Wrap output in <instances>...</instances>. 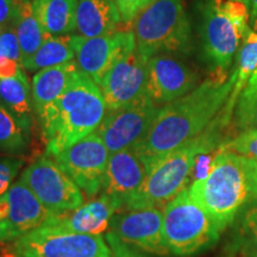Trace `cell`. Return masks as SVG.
Segmentation results:
<instances>
[{
  "label": "cell",
  "instance_id": "cell-18",
  "mask_svg": "<svg viewBox=\"0 0 257 257\" xmlns=\"http://www.w3.org/2000/svg\"><path fill=\"white\" fill-rule=\"evenodd\" d=\"M118 210L107 195L83 204L76 210L51 214L41 227L55 232L101 234L110 226V221Z\"/></svg>",
  "mask_w": 257,
  "mask_h": 257
},
{
  "label": "cell",
  "instance_id": "cell-33",
  "mask_svg": "<svg viewBox=\"0 0 257 257\" xmlns=\"http://www.w3.org/2000/svg\"><path fill=\"white\" fill-rule=\"evenodd\" d=\"M105 239L107 242L108 246H110L112 257H147L143 253V251H140V250L135 249L133 246L121 242L111 231H107Z\"/></svg>",
  "mask_w": 257,
  "mask_h": 257
},
{
  "label": "cell",
  "instance_id": "cell-37",
  "mask_svg": "<svg viewBox=\"0 0 257 257\" xmlns=\"http://www.w3.org/2000/svg\"><path fill=\"white\" fill-rule=\"evenodd\" d=\"M239 2H243L244 4H246L250 8V0H239Z\"/></svg>",
  "mask_w": 257,
  "mask_h": 257
},
{
  "label": "cell",
  "instance_id": "cell-23",
  "mask_svg": "<svg viewBox=\"0 0 257 257\" xmlns=\"http://www.w3.org/2000/svg\"><path fill=\"white\" fill-rule=\"evenodd\" d=\"M73 60H75L74 34L66 36H50L42 43L34 55L23 61V67L27 72H38Z\"/></svg>",
  "mask_w": 257,
  "mask_h": 257
},
{
  "label": "cell",
  "instance_id": "cell-36",
  "mask_svg": "<svg viewBox=\"0 0 257 257\" xmlns=\"http://www.w3.org/2000/svg\"><path fill=\"white\" fill-rule=\"evenodd\" d=\"M245 91H257V69L256 72L253 73L251 79L249 80L248 85H246Z\"/></svg>",
  "mask_w": 257,
  "mask_h": 257
},
{
  "label": "cell",
  "instance_id": "cell-12",
  "mask_svg": "<svg viewBox=\"0 0 257 257\" xmlns=\"http://www.w3.org/2000/svg\"><path fill=\"white\" fill-rule=\"evenodd\" d=\"M135 48L133 29H119L105 36L91 38L74 35L76 63L98 86L112 66Z\"/></svg>",
  "mask_w": 257,
  "mask_h": 257
},
{
  "label": "cell",
  "instance_id": "cell-1",
  "mask_svg": "<svg viewBox=\"0 0 257 257\" xmlns=\"http://www.w3.org/2000/svg\"><path fill=\"white\" fill-rule=\"evenodd\" d=\"M229 75V74H227ZM214 69L212 75L187 94L161 106L146 137L133 149L146 163L175 150L199 136L229 100L236 76Z\"/></svg>",
  "mask_w": 257,
  "mask_h": 257
},
{
  "label": "cell",
  "instance_id": "cell-8",
  "mask_svg": "<svg viewBox=\"0 0 257 257\" xmlns=\"http://www.w3.org/2000/svg\"><path fill=\"white\" fill-rule=\"evenodd\" d=\"M0 257H112L101 234L55 232L43 227L15 242Z\"/></svg>",
  "mask_w": 257,
  "mask_h": 257
},
{
  "label": "cell",
  "instance_id": "cell-27",
  "mask_svg": "<svg viewBox=\"0 0 257 257\" xmlns=\"http://www.w3.org/2000/svg\"><path fill=\"white\" fill-rule=\"evenodd\" d=\"M29 142L30 137L0 101V152L10 156H21L28 150Z\"/></svg>",
  "mask_w": 257,
  "mask_h": 257
},
{
  "label": "cell",
  "instance_id": "cell-26",
  "mask_svg": "<svg viewBox=\"0 0 257 257\" xmlns=\"http://www.w3.org/2000/svg\"><path fill=\"white\" fill-rule=\"evenodd\" d=\"M231 250L243 257H257V200L240 211L231 237Z\"/></svg>",
  "mask_w": 257,
  "mask_h": 257
},
{
  "label": "cell",
  "instance_id": "cell-34",
  "mask_svg": "<svg viewBox=\"0 0 257 257\" xmlns=\"http://www.w3.org/2000/svg\"><path fill=\"white\" fill-rule=\"evenodd\" d=\"M21 0H0V28L12 29Z\"/></svg>",
  "mask_w": 257,
  "mask_h": 257
},
{
  "label": "cell",
  "instance_id": "cell-6",
  "mask_svg": "<svg viewBox=\"0 0 257 257\" xmlns=\"http://www.w3.org/2000/svg\"><path fill=\"white\" fill-rule=\"evenodd\" d=\"M220 233L210 214L192 198L188 187L163 207V237L172 255L204 251L217 243Z\"/></svg>",
  "mask_w": 257,
  "mask_h": 257
},
{
  "label": "cell",
  "instance_id": "cell-11",
  "mask_svg": "<svg viewBox=\"0 0 257 257\" xmlns=\"http://www.w3.org/2000/svg\"><path fill=\"white\" fill-rule=\"evenodd\" d=\"M160 108L147 94L134 104L106 112L96 134L111 154L135 148L146 137Z\"/></svg>",
  "mask_w": 257,
  "mask_h": 257
},
{
  "label": "cell",
  "instance_id": "cell-28",
  "mask_svg": "<svg viewBox=\"0 0 257 257\" xmlns=\"http://www.w3.org/2000/svg\"><path fill=\"white\" fill-rule=\"evenodd\" d=\"M21 48L14 29H5L0 35V79H9L23 72Z\"/></svg>",
  "mask_w": 257,
  "mask_h": 257
},
{
  "label": "cell",
  "instance_id": "cell-29",
  "mask_svg": "<svg viewBox=\"0 0 257 257\" xmlns=\"http://www.w3.org/2000/svg\"><path fill=\"white\" fill-rule=\"evenodd\" d=\"M236 125L240 133L257 128V91H244L236 105Z\"/></svg>",
  "mask_w": 257,
  "mask_h": 257
},
{
  "label": "cell",
  "instance_id": "cell-5",
  "mask_svg": "<svg viewBox=\"0 0 257 257\" xmlns=\"http://www.w3.org/2000/svg\"><path fill=\"white\" fill-rule=\"evenodd\" d=\"M136 49L147 60L165 53H188L191 24L184 0H155L133 23Z\"/></svg>",
  "mask_w": 257,
  "mask_h": 257
},
{
  "label": "cell",
  "instance_id": "cell-30",
  "mask_svg": "<svg viewBox=\"0 0 257 257\" xmlns=\"http://www.w3.org/2000/svg\"><path fill=\"white\" fill-rule=\"evenodd\" d=\"M218 149L257 160V128L244 131L232 140L225 141Z\"/></svg>",
  "mask_w": 257,
  "mask_h": 257
},
{
  "label": "cell",
  "instance_id": "cell-17",
  "mask_svg": "<svg viewBox=\"0 0 257 257\" xmlns=\"http://www.w3.org/2000/svg\"><path fill=\"white\" fill-rule=\"evenodd\" d=\"M146 176V162L133 148L111 154L102 184V194L107 195L118 210H125L142 188Z\"/></svg>",
  "mask_w": 257,
  "mask_h": 257
},
{
  "label": "cell",
  "instance_id": "cell-13",
  "mask_svg": "<svg viewBox=\"0 0 257 257\" xmlns=\"http://www.w3.org/2000/svg\"><path fill=\"white\" fill-rule=\"evenodd\" d=\"M51 213L21 180L0 197V243H12L46 223Z\"/></svg>",
  "mask_w": 257,
  "mask_h": 257
},
{
  "label": "cell",
  "instance_id": "cell-19",
  "mask_svg": "<svg viewBox=\"0 0 257 257\" xmlns=\"http://www.w3.org/2000/svg\"><path fill=\"white\" fill-rule=\"evenodd\" d=\"M81 74L75 60L38 70L31 80V94L36 117L68 89Z\"/></svg>",
  "mask_w": 257,
  "mask_h": 257
},
{
  "label": "cell",
  "instance_id": "cell-10",
  "mask_svg": "<svg viewBox=\"0 0 257 257\" xmlns=\"http://www.w3.org/2000/svg\"><path fill=\"white\" fill-rule=\"evenodd\" d=\"M110 156L111 153L94 131L53 159L86 197L92 199L102 189Z\"/></svg>",
  "mask_w": 257,
  "mask_h": 257
},
{
  "label": "cell",
  "instance_id": "cell-2",
  "mask_svg": "<svg viewBox=\"0 0 257 257\" xmlns=\"http://www.w3.org/2000/svg\"><path fill=\"white\" fill-rule=\"evenodd\" d=\"M188 188L223 232L257 200V160L217 149L207 174Z\"/></svg>",
  "mask_w": 257,
  "mask_h": 257
},
{
  "label": "cell",
  "instance_id": "cell-20",
  "mask_svg": "<svg viewBox=\"0 0 257 257\" xmlns=\"http://www.w3.org/2000/svg\"><path fill=\"white\" fill-rule=\"evenodd\" d=\"M123 24L114 0H79L76 32L82 37H100L119 30Z\"/></svg>",
  "mask_w": 257,
  "mask_h": 257
},
{
  "label": "cell",
  "instance_id": "cell-22",
  "mask_svg": "<svg viewBox=\"0 0 257 257\" xmlns=\"http://www.w3.org/2000/svg\"><path fill=\"white\" fill-rule=\"evenodd\" d=\"M79 0H32L35 15L48 36H66L76 31Z\"/></svg>",
  "mask_w": 257,
  "mask_h": 257
},
{
  "label": "cell",
  "instance_id": "cell-16",
  "mask_svg": "<svg viewBox=\"0 0 257 257\" xmlns=\"http://www.w3.org/2000/svg\"><path fill=\"white\" fill-rule=\"evenodd\" d=\"M195 72L178 59L165 54L148 60L147 94L159 106H165L198 86Z\"/></svg>",
  "mask_w": 257,
  "mask_h": 257
},
{
  "label": "cell",
  "instance_id": "cell-4",
  "mask_svg": "<svg viewBox=\"0 0 257 257\" xmlns=\"http://www.w3.org/2000/svg\"><path fill=\"white\" fill-rule=\"evenodd\" d=\"M106 112L100 87L81 72L59 99L37 115L46 155L54 157L94 133Z\"/></svg>",
  "mask_w": 257,
  "mask_h": 257
},
{
  "label": "cell",
  "instance_id": "cell-25",
  "mask_svg": "<svg viewBox=\"0 0 257 257\" xmlns=\"http://www.w3.org/2000/svg\"><path fill=\"white\" fill-rule=\"evenodd\" d=\"M257 69V31H253L251 28L248 29L245 36L243 38L242 44L237 59V67L233 70L236 81L231 95L224 108L226 112L232 115L237 101L240 94L245 89L249 80L251 79L253 73Z\"/></svg>",
  "mask_w": 257,
  "mask_h": 257
},
{
  "label": "cell",
  "instance_id": "cell-31",
  "mask_svg": "<svg viewBox=\"0 0 257 257\" xmlns=\"http://www.w3.org/2000/svg\"><path fill=\"white\" fill-rule=\"evenodd\" d=\"M23 165L24 159L21 156L0 157V197L14 185L16 176Z\"/></svg>",
  "mask_w": 257,
  "mask_h": 257
},
{
  "label": "cell",
  "instance_id": "cell-24",
  "mask_svg": "<svg viewBox=\"0 0 257 257\" xmlns=\"http://www.w3.org/2000/svg\"><path fill=\"white\" fill-rule=\"evenodd\" d=\"M12 29L17 36L23 61L34 55L42 43L49 37L43 31L35 15L32 0H21Z\"/></svg>",
  "mask_w": 257,
  "mask_h": 257
},
{
  "label": "cell",
  "instance_id": "cell-3",
  "mask_svg": "<svg viewBox=\"0 0 257 257\" xmlns=\"http://www.w3.org/2000/svg\"><path fill=\"white\" fill-rule=\"evenodd\" d=\"M230 118L221 110L217 118L201 133L175 150L146 163L147 176L137 195L125 210L166 206L170 200L187 188L198 157L219 148L223 130Z\"/></svg>",
  "mask_w": 257,
  "mask_h": 257
},
{
  "label": "cell",
  "instance_id": "cell-32",
  "mask_svg": "<svg viewBox=\"0 0 257 257\" xmlns=\"http://www.w3.org/2000/svg\"><path fill=\"white\" fill-rule=\"evenodd\" d=\"M123 24L134 23V21L141 12L148 6L152 5L155 0H114Z\"/></svg>",
  "mask_w": 257,
  "mask_h": 257
},
{
  "label": "cell",
  "instance_id": "cell-38",
  "mask_svg": "<svg viewBox=\"0 0 257 257\" xmlns=\"http://www.w3.org/2000/svg\"><path fill=\"white\" fill-rule=\"evenodd\" d=\"M3 31H4V29H3V28H0V35L3 34Z\"/></svg>",
  "mask_w": 257,
  "mask_h": 257
},
{
  "label": "cell",
  "instance_id": "cell-7",
  "mask_svg": "<svg viewBox=\"0 0 257 257\" xmlns=\"http://www.w3.org/2000/svg\"><path fill=\"white\" fill-rule=\"evenodd\" d=\"M250 8L239 0H210L204 9L202 46L214 69L227 72L250 28Z\"/></svg>",
  "mask_w": 257,
  "mask_h": 257
},
{
  "label": "cell",
  "instance_id": "cell-14",
  "mask_svg": "<svg viewBox=\"0 0 257 257\" xmlns=\"http://www.w3.org/2000/svg\"><path fill=\"white\" fill-rule=\"evenodd\" d=\"M108 231L127 245L147 253L169 255L163 237V210L143 207L115 213Z\"/></svg>",
  "mask_w": 257,
  "mask_h": 257
},
{
  "label": "cell",
  "instance_id": "cell-21",
  "mask_svg": "<svg viewBox=\"0 0 257 257\" xmlns=\"http://www.w3.org/2000/svg\"><path fill=\"white\" fill-rule=\"evenodd\" d=\"M0 101L14 114L24 133L30 137L35 110L31 83H29L25 70L14 78L0 79Z\"/></svg>",
  "mask_w": 257,
  "mask_h": 257
},
{
  "label": "cell",
  "instance_id": "cell-15",
  "mask_svg": "<svg viewBox=\"0 0 257 257\" xmlns=\"http://www.w3.org/2000/svg\"><path fill=\"white\" fill-rule=\"evenodd\" d=\"M148 60L136 48L115 62L99 83L108 111L128 106L147 95Z\"/></svg>",
  "mask_w": 257,
  "mask_h": 257
},
{
  "label": "cell",
  "instance_id": "cell-9",
  "mask_svg": "<svg viewBox=\"0 0 257 257\" xmlns=\"http://www.w3.org/2000/svg\"><path fill=\"white\" fill-rule=\"evenodd\" d=\"M19 180L51 214L76 210L85 201L79 186L47 155L28 166Z\"/></svg>",
  "mask_w": 257,
  "mask_h": 257
},
{
  "label": "cell",
  "instance_id": "cell-35",
  "mask_svg": "<svg viewBox=\"0 0 257 257\" xmlns=\"http://www.w3.org/2000/svg\"><path fill=\"white\" fill-rule=\"evenodd\" d=\"M250 28L257 31V0H250Z\"/></svg>",
  "mask_w": 257,
  "mask_h": 257
}]
</instances>
